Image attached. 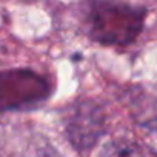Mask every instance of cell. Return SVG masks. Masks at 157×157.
<instances>
[{"label": "cell", "mask_w": 157, "mask_h": 157, "mask_svg": "<svg viewBox=\"0 0 157 157\" xmlns=\"http://www.w3.org/2000/svg\"><path fill=\"white\" fill-rule=\"evenodd\" d=\"M146 11L143 8L97 2L90 11V36L103 45H128L137 39L143 28Z\"/></svg>", "instance_id": "1"}, {"label": "cell", "mask_w": 157, "mask_h": 157, "mask_svg": "<svg viewBox=\"0 0 157 157\" xmlns=\"http://www.w3.org/2000/svg\"><path fill=\"white\" fill-rule=\"evenodd\" d=\"M66 134L71 145L80 152L94 148L105 131V113L93 100H77L66 111Z\"/></svg>", "instance_id": "2"}, {"label": "cell", "mask_w": 157, "mask_h": 157, "mask_svg": "<svg viewBox=\"0 0 157 157\" xmlns=\"http://www.w3.org/2000/svg\"><path fill=\"white\" fill-rule=\"evenodd\" d=\"M49 96V85L31 71L0 74V109H19L40 103Z\"/></svg>", "instance_id": "3"}, {"label": "cell", "mask_w": 157, "mask_h": 157, "mask_svg": "<svg viewBox=\"0 0 157 157\" xmlns=\"http://www.w3.org/2000/svg\"><path fill=\"white\" fill-rule=\"evenodd\" d=\"M102 157H143V154L136 145L122 142V143L108 145Z\"/></svg>", "instance_id": "4"}]
</instances>
